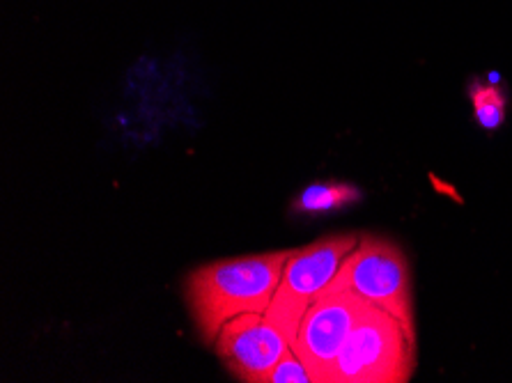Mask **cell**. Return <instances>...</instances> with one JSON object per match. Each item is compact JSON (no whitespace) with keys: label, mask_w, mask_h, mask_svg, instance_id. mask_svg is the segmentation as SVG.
<instances>
[{"label":"cell","mask_w":512,"mask_h":383,"mask_svg":"<svg viewBox=\"0 0 512 383\" xmlns=\"http://www.w3.org/2000/svg\"><path fill=\"white\" fill-rule=\"evenodd\" d=\"M292 250L230 257L189 273L184 296L203 340L214 345L223 324L246 312H267Z\"/></svg>","instance_id":"1"},{"label":"cell","mask_w":512,"mask_h":383,"mask_svg":"<svg viewBox=\"0 0 512 383\" xmlns=\"http://www.w3.org/2000/svg\"><path fill=\"white\" fill-rule=\"evenodd\" d=\"M416 370V342L400 319L368 303L349 331L331 383H407Z\"/></svg>","instance_id":"2"},{"label":"cell","mask_w":512,"mask_h":383,"mask_svg":"<svg viewBox=\"0 0 512 383\" xmlns=\"http://www.w3.org/2000/svg\"><path fill=\"white\" fill-rule=\"evenodd\" d=\"M359 241L361 234L345 232L322 237L304 248L292 250L281 285L265 312L269 322L285 335L290 345L297 340L299 326L304 322L308 308L331 285V280L343 267L345 257L359 246Z\"/></svg>","instance_id":"3"},{"label":"cell","mask_w":512,"mask_h":383,"mask_svg":"<svg viewBox=\"0 0 512 383\" xmlns=\"http://www.w3.org/2000/svg\"><path fill=\"white\" fill-rule=\"evenodd\" d=\"M327 289H352L363 299L391 312L416 342L414 296L409 262L400 246L375 234H363L359 246L345 257Z\"/></svg>","instance_id":"4"},{"label":"cell","mask_w":512,"mask_h":383,"mask_svg":"<svg viewBox=\"0 0 512 383\" xmlns=\"http://www.w3.org/2000/svg\"><path fill=\"white\" fill-rule=\"evenodd\" d=\"M368 303L352 289H324L308 308L292 351L306 365L313 383H331L333 365Z\"/></svg>","instance_id":"5"},{"label":"cell","mask_w":512,"mask_h":383,"mask_svg":"<svg viewBox=\"0 0 512 383\" xmlns=\"http://www.w3.org/2000/svg\"><path fill=\"white\" fill-rule=\"evenodd\" d=\"M214 347L228 370L244 383H265L269 372L292 349L265 312H246L230 319L216 335Z\"/></svg>","instance_id":"6"},{"label":"cell","mask_w":512,"mask_h":383,"mask_svg":"<svg viewBox=\"0 0 512 383\" xmlns=\"http://www.w3.org/2000/svg\"><path fill=\"white\" fill-rule=\"evenodd\" d=\"M361 200V191L352 184H313L299 193L292 202V211L297 214H317V211L345 209Z\"/></svg>","instance_id":"7"},{"label":"cell","mask_w":512,"mask_h":383,"mask_svg":"<svg viewBox=\"0 0 512 383\" xmlns=\"http://www.w3.org/2000/svg\"><path fill=\"white\" fill-rule=\"evenodd\" d=\"M469 97L473 104V115H476L478 124L487 131L499 129L503 120H506V92L499 85L492 83H471Z\"/></svg>","instance_id":"8"},{"label":"cell","mask_w":512,"mask_h":383,"mask_svg":"<svg viewBox=\"0 0 512 383\" xmlns=\"http://www.w3.org/2000/svg\"><path fill=\"white\" fill-rule=\"evenodd\" d=\"M265 383H313V377H310L306 365L301 363V358L290 349L281 361H278L274 370L269 372Z\"/></svg>","instance_id":"9"}]
</instances>
